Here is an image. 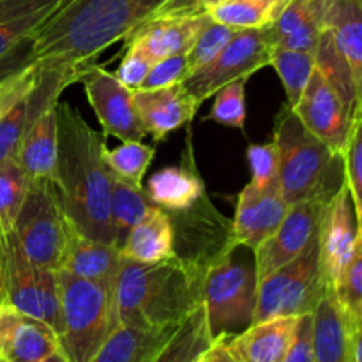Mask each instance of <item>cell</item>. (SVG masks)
Instances as JSON below:
<instances>
[{
	"label": "cell",
	"instance_id": "cell-1",
	"mask_svg": "<svg viewBox=\"0 0 362 362\" xmlns=\"http://www.w3.org/2000/svg\"><path fill=\"white\" fill-rule=\"evenodd\" d=\"M204 11L198 0H66L32 35L37 60L87 66L165 13Z\"/></svg>",
	"mask_w": 362,
	"mask_h": 362
},
{
	"label": "cell",
	"instance_id": "cell-2",
	"mask_svg": "<svg viewBox=\"0 0 362 362\" xmlns=\"http://www.w3.org/2000/svg\"><path fill=\"white\" fill-rule=\"evenodd\" d=\"M59 154L55 184L67 219L95 240L113 244L112 172L105 163L106 134L95 131L71 103H57Z\"/></svg>",
	"mask_w": 362,
	"mask_h": 362
},
{
	"label": "cell",
	"instance_id": "cell-3",
	"mask_svg": "<svg viewBox=\"0 0 362 362\" xmlns=\"http://www.w3.org/2000/svg\"><path fill=\"white\" fill-rule=\"evenodd\" d=\"M204 274V269L179 255L154 264L122 257L115 281L119 325H179L202 303Z\"/></svg>",
	"mask_w": 362,
	"mask_h": 362
},
{
	"label": "cell",
	"instance_id": "cell-4",
	"mask_svg": "<svg viewBox=\"0 0 362 362\" xmlns=\"http://www.w3.org/2000/svg\"><path fill=\"white\" fill-rule=\"evenodd\" d=\"M272 140L279 151V189L290 207L310 198H331L343 186V156L313 136L288 105L276 119Z\"/></svg>",
	"mask_w": 362,
	"mask_h": 362
},
{
	"label": "cell",
	"instance_id": "cell-5",
	"mask_svg": "<svg viewBox=\"0 0 362 362\" xmlns=\"http://www.w3.org/2000/svg\"><path fill=\"white\" fill-rule=\"evenodd\" d=\"M62 308V349L69 362H88L119 327L115 288L57 271Z\"/></svg>",
	"mask_w": 362,
	"mask_h": 362
},
{
	"label": "cell",
	"instance_id": "cell-6",
	"mask_svg": "<svg viewBox=\"0 0 362 362\" xmlns=\"http://www.w3.org/2000/svg\"><path fill=\"white\" fill-rule=\"evenodd\" d=\"M258 278L255 262L221 255L207 267L202 281V304L212 338L233 336L253 324Z\"/></svg>",
	"mask_w": 362,
	"mask_h": 362
},
{
	"label": "cell",
	"instance_id": "cell-7",
	"mask_svg": "<svg viewBox=\"0 0 362 362\" xmlns=\"http://www.w3.org/2000/svg\"><path fill=\"white\" fill-rule=\"evenodd\" d=\"M69 219L53 177L30 179L14 223V239L32 264L59 271Z\"/></svg>",
	"mask_w": 362,
	"mask_h": 362
},
{
	"label": "cell",
	"instance_id": "cell-8",
	"mask_svg": "<svg viewBox=\"0 0 362 362\" xmlns=\"http://www.w3.org/2000/svg\"><path fill=\"white\" fill-rule=\"evenodd\" d=\"M327 290L322 274L317 237L300 257L258 281L253 324L279 317H303L313 313Z\"/></svg>",
	"mask_w": 362,
	"mask_h": 362
},
{
	"label": "cell",
	"instance_id": "cell-9",
	"mask_svg": "<svg viewBox=\"0 0 362 362\" xmlns=\"http://www.w3.org/2000/svg\"><path fill=\"white\" fill-rule=\"evenodd\" d=\"M2 300L45 322L59 334V338H62L64 322L59 274L52 269L32 264L14 239V233L6 239Z\"/></svg>",
	"mask_w": 362,
	"mask_h": 362
},
{
	"label": "cell",
	"instance_id": "cell-10",
	"mask_svg": "<svg viewBox=\"0 0 362 362\" xmlns=\"http://www.w3.org/2000/svg\"><path fill=\"white\" fill-rule=\"evenodd\" d=\"M272 45L264 28L239 30L232 41L204 67L182 81L198 103H205L225 85L250 80L257 71L271 64Z\"/></svg>",
	"mask_w": 362,
	"mask_h": 362
},
{
	"label": "cell",
	"instance_id": "cell-11",
	"mask_svg": "<svg viewBox=\"0 0 362 362\" xmlns=\"http://www.w3.org/2000/svg\"><path fill=\"white\" fill-rule=\"evenodd\" d=\"M88 105L98 115L103 133L122 141H141L147 133L134 105V92L129 90L115 73L103 66L87 64L80 74Z\"/></svg>",
	"mask_w": 362,
	"mask_h": 362
},
{
	"label": "cell",
	"instance_id": "cell-12",
	"mask_svg": "<svg viewBox=\"0 0 362 362\" xmlns=\"http://www.w3.org/2000/svg\"><path fill=\"white\" fill-rule=\"evenodd\" d=\"M317 237L322 274L325 285L332 292L361 240L359 223L346 182H343V186L325 204Z\"/></svg>",
	"mask_w": 362,
	"mask_h": 362
},
{
	"label": "cell",
	"instance_id": "cell-13",
	"mask_svg": "<svg viewBox=\"0 0 362 362\" xmlns=\"http://www.w3.org/2000/svg\"><path fill=\"white\" fill-rule=\"evenodd\" d=\"M331 198H310L292 205L279 228L260 244L255 253V269L260 281L281 265L296 260L317 239L322 211Z\"/></svg>",
	"mask_w": 362,
	"mask_h": 362
},
{
	"label": "cell",
	"instance_id": "cell-14",
	"mask_svg": "<svg viewBox=\"0 0 362 362\" xmlns=\"http://www.w3.org/2000/svg\"><path fill=\"white\" fill-rule=\"evenodd\" d=\"M292 112L313 136L332 152L343 156L352 129L354 113L317 67Z\"/></svg>",
	"mask_w": 362,
	"mask_h": 362
},
{
	"label": "cell",
	"instance_id": "cell-15",
	"mask_svg": "<svg viewBox=\"0 0 362 362\" xmlns=\"http://www.w3.org/2000/svg\"><path fill=\"white\" fill-rule=\"evenodd\" d=\"M288 209L279 186L260 189L247 184L237 198L230 246L257 251L279 228Z\"/></svg>",
	"mask_w": 362,
	"mask_h": 362
},
{
	"label": "cell",
	"instance_id": "cell-16",
	"mask_svg": "<svg viewBox=\"0 0 362 362\" xmlns=\"http://www.w3.org/2000/svg\"><path fill=\"white\" fill-rule=\"evenodd\" d=\"M64 352L49 325L0 300V362H42Z\"/></svg>",
	"mask_w": 362,
	"mask_h": 362
},
{
	"label": "cell",
	"instance_id": "cell-17",
	"mask_svg": "<svg viewBox=\"0 0 362 362\" xmlns=\"http://www.w3.org/2000/svg\"><path fill=\"white\" fill-rule=\"evenodd\" d=\"M134 105L147 134L156 141L166 140L170 133L186 126L197 115L200 103L189 94L184 83L161 88L134 90Z\"/></svg>",
	"mask_w": 362,
	"mask_h": 362
},
{
	"label": "cell",
	"instance_id": "cell-18",
	"mask_svg": "<svg viewBox=\"0 0 362 362\" xmlns=\"http://www.w3.org/2000/svg\"><path fill=\"white\" fill-rule=\"evenodd\" d=\"M209 21L211 16L205 11L165 13L138 28L126 42L134 41L144 46L156 62L172 55H186Z\"/></svg>",
	"mask_w": 362,
	"mask_h": 362
},
{
	"label": "cell",
	"instance_id": "cell-19",
	"mask_svg": "<svg viewBox=\"0 0 362 362\" xmlns=\"http://www.w3.org/2000/svg\"><path fill=\"white\" fill-rule=\"evenodd\" d=\"M120 260L122 255L113 244L92 239L69 223L59 271L115 288Z\"/></svg>",
	"mask_w": 362,
	"mask_h": 362
},
{
	"label": "cell",
	"instance_id": "cell-20",
	"mask_svg": "<svg viewBox=\"0 0 362 362\" xmlns=\"http://www.w3.org/2000/svg\"><path fill=\"white\" fill-rule=\"evenodd\" d=\"M329 0H290L278 20L265 27L272 46L315 53L325 30Z\"/></svg>",
	"mask_w": 362,
	"mask_h": 362
},
{
	"label": "cell",
	"instance_id": "cell-21",
	"mask_svg": "<svg viewBox=\"0 0 362 362\" xmlns=\"http://www.w3.org/2000/svg\"><path fill=\"white\" fill-rule=\"evenodd\" d=\"M299 317L257 322L239 334L226 338L235 362H285Z\"/></svg>",
	"mask_w": 362,
	"mask_h": 362
},
{
	"label": "cell",
	"instance_id": "cell-22",
	"mask_svg": "<svg viewBox=\"0 0 362 362\" xmlns=\"http://www.w3.org/2000/svg\"><path fill=\"white\" fill-rule=\"evenodd\" d=\"M311 315L315 362H352L354 325L345 317L331 290L322 296Z\"/></svg>",
	"mask_w": 362,
	"mask_h": 362
},
{
	"label": "cell",
	"instance_id": "cell-23",
	"mask_svg": "<svg viewBox=\"0 0 362 362\" xmlns=\"http://www.w3.org/2000/svg\"><path fill=\"white\" fill-rule=\"evenodd\" d=\"M120 255L144 264H154L175 257V232L170 212L151 204L144 218L127 235Z\"/></svg>",
	"mask_w": 362,
	"mask_h": 362
},
{
	"label": "cell",
	"instance_id": "cell-24",
	"mask_svg": "<svg viewBox=\"0 0 362 362\" xmlns=\"http://www.w3.org/2000/svg\"><path fill=\"white\" fill-rule=\"evenodd\" d=\"M325 27L352 71L356 115H362V6L352 0H329Z\"/></svg>",
	"mask_w": 362,
	"mask_h": 362
},
{
	"label": "cell",
	"instance_id": "cell-25",
	"mask_svg": "<svg viewBox=\"0 0 362 362\" xmlns=\"http://www.w3.org/2000/svg\"><path fill=\"white\" fill-rule=\"evenodd\" d=\"M59 154V120L57 105L42 110L25 131L16 159L30 179L55 177Z\"/></svg>",
	"mask_w": 362,
	"mask_h": 362
},
{
	"label": "cell",
	"instance_id": "cell-26",
	"mask_svg": "<svg viewBox=\"0 0 362 362\" xmlns=\"http://www.w3.org/2000/svg\"><path fill=\"white\" fill-rule=\"evenodd\" d=\"M177 325L141 329L119 325L88 362H154Z\"/></svg>",
	"mask_w": 362,
	"mask_h": 362
},
{
	"label": "cell",
	"instance_id": "cell-27",
	"mask_svg": "<svg viewBox=\"0 0 362 362\" xmlns=\"http://www.w3.org/2000/svg\"><path fill=\"white\" fill-rule=\"evenodd\" d=\"M145 193L166 212H186L200 204L205 186L193 166H166L152 173Z\"/></svg>",
	"mask_w": 362,
	"mask_h": 362
},
{
	"label": "cell",
	"instance_id": "cell-28",
	"mask_svg": "<svg viewBox=\"0 0 362 362\" xmlns=\"http://www.w3.org/2000/svg\"><path fill=\"white\" fill-rule=\"evenodd\" d=\"M66 0H0V57L32 37Z\"/></svg>",
	"mask_w": 362,
	"mask_h": 362
},
{
	"label": "cell",
	"instance_id": "cell-29",
	"mask_svg": "<svg viewBox=\"0 0 362 362\" xmlns=\"http://www.w3.org/2000/svg\"><path fill=\"white\" fill-rule=\"evenodd\" d=\"M204 304H198L179 325L154 362H194L212 345Z\"/></svg>",
	"mask_w": 362,
	"mask_h": 362
},
{
	"label": "cell",
	"instance_id": "cell-30",
	"mask_svg": "<svg viewBox=\"0 0 362 362\" xmlns=\"http://www.w3.org/2000/svg\"><path fill=\"white\" fill-rule=\"evenodd\" d=\"M288 4L290 0H225L207 7L205 13L226 27L250 30L274 23Z\"/></svg>",
	"mask_w": 362,
	"mask_h": 362
},
{
	"label": "cell",
	"instance_id": "cell-31",
	"mask_svg": "<svg viewBox=\"0 0 362 362\" xmlns=\"http://www.w3.org/2000/svg\"><path fill=\"white\" fill-rule=\"evenodd\" d=\"M151 204L144 187L133 186L112 173V225L113 246L117 250H122L129 232L144 218Z\"/></svg>",
	"mask_w": 362,
	"mask_h": 362
},
{
	"label": "cell",
	"instance_id": "cell-32",
	"mask_svg": "<svg viewBox=\"0 0 362 362\" xmlns=\"http://www.w3.org/2000/svg\"><path fill=\"white\" fill-rule=\"evenodd\" d=\"M315 67L331 83V87L338 92L339 98L343 99V103L349 106V110L356 117L357 98L352 71H350L345 57L341 55V52L336 46L327 27H325L317 49H315Z\"/></svg>",
	"mask_w": 362,
	"mask_h": 362
},
{
	"label": "cell",
	"instance_id": "cell-33",
	"mask_svg": "<svg viewBox=\"0 0 362 362\" xmlns=\"http://www.w3.org/2000/svg\"><path fill=\"white\" fill-rule=\"evenodd\" d=\"M269 66L278 73L286 92V105L293 108L315 71V53L272 46Z\"/></svg>",
	"mask_w": 362,
	"mask_h": 362
},
{
	"label": "cell",
	"instance_id": "cell-34",
	"mask_svg": "<svg viewBox=\"0 0 362 362\" xmlns=\"http://www.w3.org/2000/svg\"><path fill=\"white\" fill-rule=\"evenodd\" d=\"M28 182L30 177L25 173L16 158L0 163V232L4 239L13 233Z\"/></svg>",
	"mask_w": 362,
	"mask_h": 362
},
{
	"label": "cell",
	"instance_id": "cell-35",
	"mask_svg": "<svg viewBox=\"0 0 362 362\" xmlns=\"http://www.w3.org/2000/svg\"><path fill=\"white\" fill-rule=\"evenodd\" d=\"M105 163L119 179L141 187L145 173L156 156V148L144 141H122L119 147L105 148Z\"/></svg>",
	"mask_w": 362,
	"mask_h": 362
},
{
	"label": "cell",
	"instance_id": "cell-36",
	"mask_svg": "<svg viewBox=\"0 0 362 362\" xmlns=\"http://www.w3.org/2000/svg\"><path fill=\"white\" fill-rule=\"evenodd\" d=\"M246 83L247 80L233 81L219 88L212 98V110L205 120L219 124L225 127L244 131L246 124Z\"/></svg>",
	"mask_w": 362,
	"mask_h": 362
},
{
	"label": "cell",
	"instance_id": "cell-37",
	"mask_svg": "<svg viewBox=\"0 0 362 362\" xmlns=\"http://www.w3.org/2000/svg\"><path fill=\"white\" fill-rule=\"evenodd\" d=\"M332 293L350 324L357 325L362 322V237Z\"/></svg>",
	"mask_w": 362,
	"mask_h": 362
},
{
	"label": "cell",
	"instance_id": "cell-38",
	"mask_svg": "<svg viewBox=\"0 0 362 362\" xmlns=\"http://www.w3.org/2000/svg\"><path fill=\"white\" fill-rule=\"evenodd\" d=\"M343 166H345V182L352 197L362 237V115L354 117L349 141L343 151Z\"/></svg>",
	"mask_w": 362,
	"mask_h": 362
},
{
	"label": "cell",
	"instance_id": "cell-39",
	"mask_svg": "<svg viewBox=\"0 0 362 362\" xmlns=\"http://www.w3.org/2000/svg\"><path fill=\"white\" fill-rule=\"evenodd\" d=\"M237 28L226 27V25L218 23L211 18V21L207 23V27L202 30V34L198 35L197 42L193 45V48L186 53L187 57V67H189V74L194 73L197 69L204 67L205 64L211 62L226 45L233 39V35L237 34Z\"/></svg>",
	"mask_w": 362,
	"mask_h": 362
},
{
	"label": "cell",
	"instance_id": "cell-40",
	"mask_svg": "<svg viewBox=\"0 0 362 362\" xmlns=\"http://www.w3.org/2000/svg\"><path fill=\"white\" fill-rule=\"evenodd\" d=\"M247 165L251 168V186H279V151L274 140L269 144H251L246 151Z\"/></svg>",
	"mask_w": 362,
	"mask_h": 362
},
{
	"label": "cell",
	"instance_id": "cell-41",
	"mask_svg": "<svg viewBox=\"0 0 362 362\" xmlns=\"http://www.w3.org/2000/svg\"><path fill=\"white\" fill-rule=\"evenodd\" d=\"M126 53H124V59L120 62L119 69L115 71V76L126 85L129 90H138L144 85L145 78H147L148 71L152 69V66L156 64V60L152 59L147 53V49L144 46H140L134 41L126 42Z\"/></svg>",
	"mask_w": 362,
	"mask_h": 362
},
{
	"label": "cell",
	"instance_id": "cell-42",
	"mask_svg": "<svg viewBox=\"0 0 362 362\" xmlns=\"http://www.w3.org/2000/svg\"><path fill=\"white\" fill-rule=\"evenodd\" d=\"M189 76L186 55H172L158 60L148 71L141 88H161L173 83H182Z\"/></svg>",
	"mask_w": 362,
	"mask_h": 362
},
{
	"label": "cell",
	"instance_id": "cell-43",
	"mask_svg": "<svg viewBox=\"0 0 362 362\" xmlns=\"http://www.w3.org/2000/svg\"><path fill=\"white\" fill-rule=\"evenodd\" d=\"M311 331H313V315L308 313L299 317L285 362H315Z\"/></svg>",
	"mask_w": 362,
	"mask_h": 362
},
{
	"label": "cell",
	"instance_id": "cell-44",
	"mask_svg": "<svg viewBox=\"0 0 362 362\" xmlns=\"http://www.w3.org/2000/svg\"><path fill=\"white\" fill-rule=\"evenodd\" d=\"M37 78V62L32 64L27 71L14 76L13 80L0 85V119L34 87Z\"/></svg>",
	"mask_w": 362,
	"mask_h": 362
},
{
	"label": "cell",
	"instance_id": "cell-45",
	"mask_svg": "<svg viewBox=\"0 0 362 362\" xmlns=\"http://www.w3.org/2000/svg\"><path fill=\"white\" fill-rule=\"evenodd\" d=\"M35 62H37V59H35L34 49H32V37H28L23 42H20L16 48L11 49L9 53L0 57V85L13 80L14 76L27 71Z\"/></svg>",
	"mask_w": 362,
	"mask_h": 362
},
{
	"label": "cell",
	"instance_id": "cell-46",
	"mask_svg": "<svg viewBox=\"0 0 362 362\" xmlns=\"http://www.w3.org/2000/svg\"><path fill=\"white\" fill-rule=\"evenodd\" d=\"M226 338L228 336H219L212 341V345L209 346L207 352L204 354L205 361L207 362H235V359L230 354L228 346H226Z\"/></svg>",
	"mask_w": 362,
	"mask_h": 362
},
{
	"label": "cell",
	"instance_id": "cell-47",
	"mask_svg": "<svg viewBox=\"0 0 362 362\" xmlns=\"http://www.w3.org/2000/svg\"><path fill=\"white\" fill-rule=\"evenodd\" d=\"M352 362H362V322L352 331Z\"/></svg>",
	"mask_w": 362,
	"mask_h": 362
},
{
	"label": "cell",
	"instance_id": "cell-48",
	"mask_svg": "<svg viewBox=\"0 0 362 362\" xmlns=\"http://www.w3.org/2000/svg\"><path fill=\"white\" fill-rule=\"evenodd\" d=\"M4 257H6V239L0 232V300L4 299Z\"/></svg>",
	"mask_w": 362,
	"mask_h": 362
},
{
	"label": "cell",
	"instance_id": "cell-49",
	"mask_svg": "<svg viewBox=\"0 0 362 362\" xmlns=\"http://www.w3.org/2000/svg\"><path fill=\"white\" fill-rule=\"evenodd\" d=\"M42 362H69V359H67L66 354L59 352V354H53L52 357H48V359H45Z\"/></svg>",
	"mask_w": 362,
	"mask_h": 362
},
{
	"label": "cell",
	"instance_id": "cell-50",
	"mask_svg": "<svg viewBox=\"0 0 362 362\" xmlns=\"http://www.w3.org/2000/svg\"><path fill=\"white\" fill-rule=\"evenodd\" d=\"M219 2H225V0H198V4H200L202 9H207V7L214 6V4H219Z\"/></svg>",
	"mask_w": 362,
	"mask_h": 362
},
{
	"label": "cell",
	"instance_id": "cell-51",
	"mask_svg": "<svg viewBox=\"0 0 362 362\" xmlns=\"http://www.w3.org/2000/svg\"><path fill=\"white\" fill-rule=\"evenodd\" d=\"M194 362H207V361H205V357H204V356H202V357H198V359H197V361H194Z\"/></svg>",
	"mask_w": 362,
	"mask_h": 362
},
{
	"label": "cell",
	"instance_id": "cell-52",
	"mask_svg": "<svg viewBox=\"0 0 362 362\" xmlns=\"http://www.w3.org/2000/svg\"><path fill=\"white\" fill-rule=\"evenodd\" d=\"M352 2H357V4H361V6H362V0H352Z\"/></svg>",
	"mask_w": 362,
	"mask_h": 362
}]
</instances>
